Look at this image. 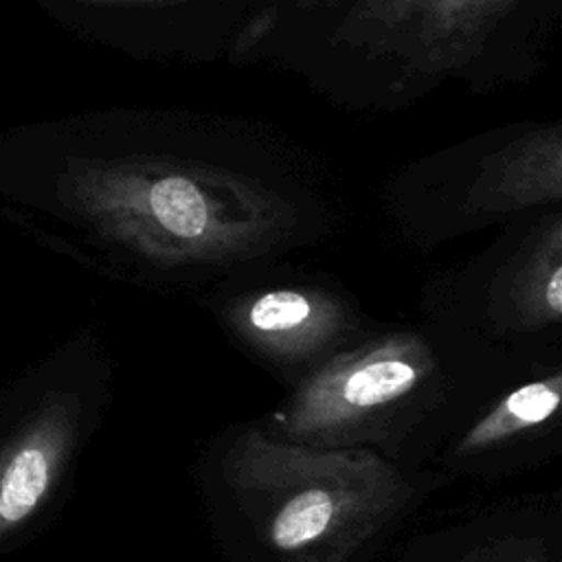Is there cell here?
<instances>
[{
  "instance_id": "1",
  "label": "cell",
  "mask_w": 562,
  "mask_h": 562,
  "mask_svg": "<svg viewBox=\"0 0 562 562\" xmlns=\"http://www.w3.org/2000/svg\"><path fill=\"white\" fill-rule=\"evenodd\" d=\"M64 200L147 281H213L334 231L316 162L237 119L138 112L103 151L72 156Z\"/></svg>"
},
{
  "instance_id": "2",
  "label": "cell",
  "mask_w": 562,
  "mask_h": 562,
  "mask_svg": "<svg viewBox=\"0 0 562 562\" xmlns=\"http://www.w3.org/2000/svg\"><path fill=\"white\" fill-rule=\"evenodd\" d=\"M560 20L562 0H389L283 64L345 105L395 110L446 81L476 94L529 81Z\"/></svg>"
},
{
  "instance_id": "3",
  "label": "cell",
  "mask_w": 562,
  "mask_h": 562,
  "mask_svg": "<svg viewBox=\"0 0 562 562\" xmlns=\"http://www.w3.org/2000/svg\"><path fill=\"white\" fill-rule=\"evenodd\" d=\"M384 204L424 248L562 206V121H520L432 151L389 180Z\"/></svg>"
},
{
  "instance_id": "4",
  "label": "cell",
  "mask_w": 562,
  "mask_h": 562,
  "mask_svg": "<svg viewBox=\"0 0 562 562\" xmlns=\"http://www.w3.org/2000/svg\"><path fill=\"white\" fill-rule=\"evenodd\" d=\"M103 18V31L138 57H226L248 22L283 0H70Z\"/></svg>"
},
{
  "instance_id": "5",
  "label": "cell",
  "mask_w": 562,
  "mask_h": 562,
  "mask_svg": "<svg viewBox=\"0 0 562 562\" xmlns=\"http://www.w3.org/2000/svg\"><path fill=\"white\" fill-rule=\"evenodd\" d=\"M257 285L231 296L233 316L252 336L268 342H307L327 336L345 316V301L325 274L279 268L277 261L252 268Z\"/></svg>"
},
{
  "instance_id": "6",
  "label": "cell",
  "mask_w": 562,
  "mask_h": 562,
  "mask_svg": "<svg viewBox=\"0 0 562 562\" xmlns=\"http://www.w3.org/2000/svg\"><path fill=\"white\" fill-rule=\"evenodd\" d=\"M415 351V345L408 340H389L386 345L371 349L369 356L345 367L340 380L342 400L367 408L404 395L413 389L419 375L411 360Z\"/></svg>"
},
{
  "instance_id": "7",
  "label": "cell",
  "mask_w": 562,
  "mask_h": 562,
  "mask_svg": "<svg viewBox=\"0 0 562 562\" xmlns=\"http://www.w3.org/2000/svg\"><path fill=\"white\" fill-rule=\"evenodd\" d=\"M386 2L389 0H329L327 4H321L312 11L294 18L292 22H288L270 50V59L283 64V59L290 53H294L299 46L314 40L316 35H321L329 29L356 22V20L373 13L375 9H380Z\"/></svg>"
},
{
  "instance_id": "8",
  "label": "cell",
  "mask_w": 562,
  "mask_h": 562,
  "mask_svg": "<svg viewBox=\"0 0 562 562\" xmlns=\"http://www.w3.org/2000/svg\"><path fill=\"white\" fill-rule=\"evenodd\" d=\"M48 485V461L42 450H20L4 470L0 485V516L7 522L22 520L42 498Z\"/></svg>"
},
{
  "instance_id": "9",
  "label": "cell",
  "mask_w": 562,
  "mask_h": 562,
  "mask_svg": "<svg viewBox=\"0 0 562 562\" xmlns=\"http://www.w3.org/2000/svg\"><path fill=\"white\" fill-rule=\"evenodd\" d=\"M331 512L334 503L323 490H307L294 496L272 525L274 544L281 549H296L316 538L327 527Z\"/></svg>"
},
{
  "instance_id": "10",
  "label": "cell",
  "mask_w": 562,
  "mask_h": 562,
  "mask_svg": "<svg viewBox=\"0 0 562 562\" xmlns=\"http://www.w3.org/2000/svg\"><path fill=\"white\" fill-rule=\"evenodd\" d=\"M558 402H560L558 389H553L547 382H531V384L516 389L507 397L505 406L520 422L536 424V422L547 419L558 408Z\"/></svg>"
}]
</instances>
